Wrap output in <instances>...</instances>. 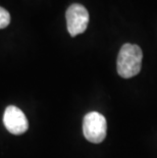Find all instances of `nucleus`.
<instances>
[{
	"label": "nucleus",
	"instance_id": "f257e3e1",
	"mask_svg": "<svg viewBox=\"0 0 157 158\" xmlns=\"http://www.w3.org/2000/svg\"><path fill=\"white\" fill-rule=\"evenodd\" d=\"M143 53L135 44H126L121 48L118 57V72L122 78L130 79L137 76L141 70Z\"/></svg>",
	"mask_w": 157,
	"mask_h": 158
},
{
	"label": "nucleus",
	"instance_id": "f03ea898",
	"mask_svg": "<svg viewBox=\"0 0 157 158\" xmlns=\"http://www.w3.org/2000/svg\"><path fill=\"white\" fill-rule=\"evenodd\" d=\"M107 123L105 117L99 112L93 111L84 117L83 122V133L89 142L101 143L106 137Z\"/></svg>",
	"mask_w": 157,
	"mask_h": 158
},
{
	"label": "nucleus",
	"instance_id": "7ed1b4c3",
	"mask_svg": "<svg viewBox=\"0 0 157 158\" xmlns=\"http://www.w3.org/2000/svg\"><path fill=\"white\" fill-rule=\"evenodd\" d=\"M68 31L72 37L80 35L86 31L89 23V13L85 6L78 3L72 4L66 10Z\"/></svg>",
	"mask_w": 157,
	"mask_h": 158
},
{
	"label": "nucleus",
	"instance_id": "20e7f679",
	"mask_svg": "<svg viewBox=\"0 0 157 158\" xmlns=\"http://www.w3.org/2000/svg\"><path fill=\"white\" fill-rule=\"evenodd\" d=\"M3 123L12 135H22L29 129L28 119L25 113L16 106H8L3 114Z\"/></svg>",
	"mask_w": 157,
	"mask_h": 158
},
{
	"label": "nucleus",
	"instance_id": "39448f33",
	"mask_svg": "<svg viewBox=\"0 0 157 158\" xmlns=\"http://www.w3.org/2000/svg\"><path fill=\"white\" fill-rule=\"evenodd\" d=\"M10 23V15L3 7H0V29L6 28Z\"/></svg>",
	"mask_w": 157,
	"mask_h": 158
}]
</instances>
